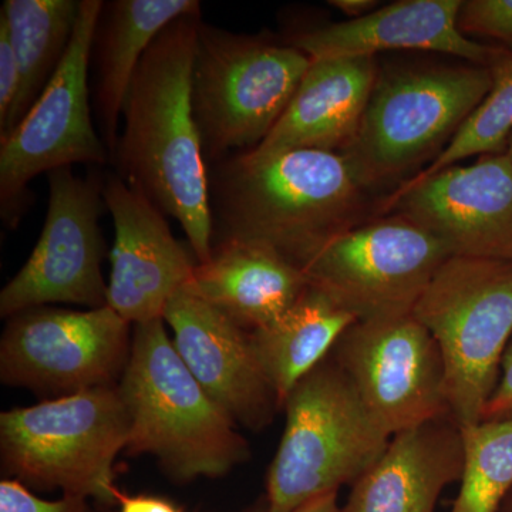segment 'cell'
<instances>
[{
	"mask_svg": "<svg viewBox=\"0 0 512 512\" xmlns=\"http://www.w3.org/2000/svg\"><path fill=\"white\" fill-rule=\"evenodd\" d=\"M208 177L217 242L265 245L299 268L330 238L356 225L367 188L346 154L323 150L286 151L265 160L234 154L208 168Z\"/></svg>",
	"mask_w": 512,
	"mask_h": 512,
	"instance_id": "cell-2",
	"label": "cell"
},
{
	"mask_svg": "<svg viewBox=\"0 0 512 512\" xmlns=\"http://www.w3.org/2000/svg\"><path fill=\"white\" fill-rule=\"evenodd\" d=\"M183 16H201L197 0H114L104 2L92 60L96 64L94 110L111 161L119 141L124 101L141 60L157 36Z\"/></svg>",
	"mask_w": 512,
	"mask_h": 512,
	"instance_id": "cell-21",
	"label": "cell"
},
{
	"mask_svg": "<svg viewBox=\"0 0 512 512\" xmlns=\"http://www.w3.org/2000/svg\"><path fill=\"white\" fill-rule=\"evenodd\" d=\"M464 467L461 429L451 416L396 434L355 484L345 512H436Z\"/></svg>",
	"mask_w": 512,
	"mask_h": 512,
	"instance_id": "cell-19",
	"label": "cell"
},
{
	"mask_svg": "<svg viewBox=\"0 0 512 512\" xmlns=\"http://www.w3.org/2000/svg\"><path fill=\"white\" fill-rule=\"evenodd\" d=\"M80 0H6L0 18L18 57L20 92L0 137L13 130L59 69L76 28Z\"/></svg>",
	"mask_w": 512,
	"mask_h": 512,
	"instance_id": "cell-23",
	"label": "cell"
},
{
	"mask_svg": "<svg viewBox=\"0 0 512 512\" xmlns=\"http://www.w3.org/2000/svg\"><path fill=\"white\" fill-rule=\"evenodd\" d=\"M497 512H512V490L508 493L507 497H505L503 504H501Z\"/></svg>",
	"mask_w": 512,
	"mask_h": 512,
	"instance_id": "cell-33",
	"label": "cell"
},
{
	"mask_svg": "<svg viewBox=\"0 0 512 512\" xmlns=\"http://www.w3.org/2000/svg\"><path fill=\"white\" fill-rule=\"evenodd\" d=\"M488 69L493 77L490 92L436 160L414 178L430 177L477 154L507 151L512 133V52L498 50Z\"/></svg>",
	"mask_w": 512,
	"mask_h": 512,
	"instance_id": "cell-25",
	"label": "cell"
},
{
	"mask_svg": "<svg viewBox=\"0 0 512 512\" xmlns=\"http://www.w3.org/2000/svg\"><path fill=\"white\" fill-rule=\"evenodd\" d=\"M328 3L343 15L348 16L349 20L363 18L376 10L379 5L376 0H329Z\"/></svg>",
	"mask_w": 512,
	"mask_h": 512,
	"instance_id": "cell-31",
	"label": "cell"
},
{
	"mask_svg": "<svg viewBox=\"0 0 512 512\" xmlns=\"http://www.w3.org/2000/svg\"><path fill=\"white\" fill-rule=\"evenodd\" d=\"M192 291L247 332L265 328L308 288L299 266L254 242L221 241L195 266Z\"/></svg>",
	"mask_w": 512,
	"mask_h": 512,
	"instance_id": "cell-20",
	"label": "cell"
},
{
	"mask_svg": "<svg viewBox=\"0 0 512 512\" xmlns=\"http://www.w3.org/2000/svg\"><path fill=\"white\" fill-rule=\"evenodd\" d=\"M377 79L375 56L312 60L274 130L241 154L265 160L293 150L343 153L355 141Z\"/></svg>",
	"mask_w": 512,
	"mask_h": 512,
	"instance_id": "cell-18",
	"label": "cell"
},
{
	"mask_svg": "<svg viewBox=\"0 0 512 512\" xmlns=\"http://www.w3.org/2000/svg\"><path fill=\"white\" fill-rule=\"evenodd\" d=\"M47 183L45 225L26 264L0 292L2 318L49 303L107 306L109 284L101 272L104 242L99 224L106 207L103 181L79 177L72 167H63L50 171Z\"/></svg>",
	"mask_w": 512,
	"mask_h": 512,
	"instance_id": "cell-12",
	"label": "cell"
},
{
	"mask_svg": "<svg viewBox=\"0 0 512 512\" xmlns=\"http://www.w3.org/2000/svg\"><path fill=\"white\" fill-rule=\"evenodd\" d=\"M512 419V338L501 359L500 377L493 394L485 404L481 421Z\"/></svg>",
	"mask_w": 512,
	"mask_h": 512,
	"instance_id": "cell-29",
	"label": "cell"
},
{
	"mask_svg": "<svg viewBox=\"0 0 512 512\" xmlns=\"http://www.w3.org/2000/svg\"><path fill=\"white\" fill-rule=\"evenodd\" d=\"M507 153H508V156H510L511 160H512V133L510 136V140H508Z\"/></svg>",
	"mask_w": 512,
	"mask_h": 512,
	"instance_id": "cell-34",
	"label": "cell"
},
{
	"mask_svg": "<svg viewBox=\"0 0 512 512\" xmlns=\"http://www.w3.org/2000/svg\"><path fill=\"white\" fill-rule=\"evenodd\" d=\"M356 322V316L308 285L281 318L249 332L252 349L274 389L279 409L295 384L330 355L340 336Z\"/></svg>",
	"mask_w": 512,
	"mask_h": 512,
	"instance_id": "cell-22",
	"label": "cell"
},
{
	"mask_svg": "<svg viewBox=\"0 0 512 512\" xmlns=\"http://www.w3.org/2000/svg\"><path fill=\"white\" fill-rule=\"evenodd\" d=\"M247 512H268V510H252ZM292 512H345V508L340 507L338 503V493L323 495L316 498L311 503L303 505L298 510Z\"/></svg>",
	"mask_w": 512,
	"mask_h": 512,
	"instance_id": "cell-32",
	"label": "cell"
},
{
	"mask_svg": "<svg viewBox=\"0 0 512 512\" xmlns=\"http://www.w3.org/2000/svg\"><path fill=\"white\" fill-rule=\"evenodd\" d=\"M312 59L298 47L201 22L192 110L208 167L254 150L284 116Z\"/></svg>",
	"mask_w": 512,
	"mask_h": 512,
	"instance_id": "cell-6",
	"label": "cell"
},
{
	"mask_svg": "<svg viewBox=\"0 0 512 512\" xmlns=\"http://www.w3.org/2000/svg\"><path fill=\"white\" fill-rule=\"evenodd\" d=\"M330 356L390 437L450 416L439 345L413 315L357 320Z\"/></svg>",
	"mask_w": 512,
	"mask_h": 512,
	"instance_id": "cell-13",
	"label": "cell"
},
{
	"mask_svg": "<svg viewBox=\"0 0 512 512\" xmlns=\"http://www.w3.org/2000/svg\"><path fill=\"white\" fill-rule=\"evenodd\" d=\"M117 512H185L170 500L157 495H128L120 491L117 495Z\"/></svg>",
	"mask_w": 512,
	"mask_h": 512,
	"instance_id": "cell-30",
	"label": "cell"
},
{
	"mask_svg": "<svg viewBox=\"0 0 512 512\" xmlns=\"http://www.w3.org/2000/svg\"><path fill=\"white\" fill-rule=\"evenodd\" d=\"M0 512H96L89 500L76 495H63L60 500H43L25 484L3 478L0 481Z\"/></svg>",
	"mask_w": 512,
	"mask_h": 512,
	"instance_id": "cell-27",
	"label": "cell"
},
{
	"mask_svg": "<svg viewBox=\"0 0 512 512\" xmlns=\"http://www.w3.org/2000/svg\"><path fill=\"white\" fill-rule=\"evenodd\" d=\"M130 323L110 306L33 308L9 318L0 340V380L57 397L114 387L130 360Z\"/></svg>",
	"mask_w": 512,
	"mask_h": 512,
	"instance_id": "cell-11",
	"label": "cell"
},
{
	"mask_svg": "<svg viewBox=\"0 0 512 512\" xmlns=\"http://www.w3.org/2000/svg\"><path fill=\"white\" fill-rule=\"evenodd\" d=\"M103 198L116 231L107 306L130 325L163 319L198 262L174 237L164 212L119 174L106 175Z\"/></svg>",
	"mask_w": 512,
	"mask_h": 512,
	"instance_id": "cell-15",
	"label": "cell"
},
{
	"mask_svg": "<svg viewBox=\"0 0 512 512\" xmlns=\"http://www.w3.org/2000/svg\"><path fill=\"white\" fill-rule=\"evenodd\" d=\"M491 84L485 66L424 67L377 79L355 141L343 154L366 187L393 180L440 154Z\"/></svg>",
	"mask_w": 512,
	"mask_h": 512,
	"instance_id": "cell-8",
	"label": "cell"
},
{
	"mask_svg": "<svg viewBox=\"0 0 512 512\" xmlns=\"http://www.w3.org/2000/svg\"><path fill=\"white\" fill-rule=\"evenodd\" d=\"M443 242L453 256L512 261V160L507 151L413 178L389 208Z\"/></svg>",
	"mask_w": 512,
	"mask_h": 512,
	"instance_id": "cell-14",
	"label": "cell"
},
{
	"mask_svg": "<svg viewBox=\"0 0 512 512\" xmlns=\"http://www.w3.org/2000/svg\"><path fill=\"white\" fill-rule=\"evenodd\" d=\"M413 316L439 345L451 419L480 423L512 338V261L450 256Z\"/></svg>",
	"mask_w": 512,
	"mask_h": 512,
	"instance_id": "cell-7",
	"label": "cell"
},
{
	"mask_svg": "<svg viewBox=\"0 0 512 512\" xmlns=\"http://www.w3.org/2000/svg\"><path fill=\"white\" fill-rule=\"evenodd\" d=\"M461 0H400L369 15L298 33L289 45L312 60L376 56L387 50H429L488 67L498 50L458 30Z\"/></svg>",
	"mask_w": 512,
	"mask_h": 512,
	"instance_id": "cell-17",
	"label": "cell"
},
{
	"mask_svg": "<svg viewBox=\"0 0 512 512\" xmlns=\"http://www.w3.org/2000/svg\"><path fill=\"white\" fill-rule=\"evenodd\" d=\"M201 16L168 25L147 50L124 101L117 174L180 222L198 264L212 252L210 177L192 110Z\"/></svg>",
	"mask_w": 512,
	"mask_h": 512,
	"instance_id": "cell-1",
	"label": "cell"
},
{
	"mask_svg": "<svg viewBox=\"0 0 512 512\" xmlns=\"http://www.w3.org/2000/svg\"><path fill=\"white\" fill-rule=\"evenodd\" d=\"M164 323L134 325L130 360L117 384L128 417L126 451L153 456L178 484L227 476L247 463L251 448L185 366Z\"/></svg>",
	"mask_w": 512,
	"mask_h": 512,
	"instance_id": "cell-3",
	"label": "cell"
},
{
	"mask_svg": "<svg viewBox=\"0 0 512 512\" xmlns=\"http://www.w3.org/2000/svg\"><path fill=\"white\" fill-rule=\"evenodd\" d=\"M464 467L450 512H497L512 490V419L461 427Z\"/></svg>",
	"mask_w": 512,
	"mask_h": 512,
	"instance_id": "cell-24",
	"label": "cell"
},
{
	"mask_svg": "<svg viewBox=\"0 0 512 512\" xmlns=\"http://www.w3.org/2000/svg\"><path fill=\"white\" fill-rule=\"evenodd\" d=\"M457 25L463 35L493 37L512 46V0H467Z\"/></svg>",
	"mask_w": 512,
	"mask_h": 512,
	"instance_id": "cell-26",
	"label": "cell"
},
{
	"mask_svg": "<svg viewBox=\"0 0 512 512\" xmlns=\"http://www.w3.org/2000/svg\"><path fill=\"white\" fill-rule=\"evenodd\" d=\"M164 322L174 348L212 400L241 426L265 429L279 409L262 372L249 332L185 285L167 303Z\"/></svg>",
	"mask_w": 512,
	"mask_h": 512,
	"instance_id": "cell-16",
	"label": "cell"
},
{
	"mask_svg": "<svg viewBox=\"0 0 512 512\" xmlns=\"http://www.w3.org/2000/svg\"><path fill=\"white\" fill-rule=\"evenodd\" d=\"M446 245L399 214L345 229L302 266L308 284L357 320L413 315L450 258Z\"/></svg>",
	"mask_w": 512,
	"mask_h": 512,
	"instance_id": "cell-10",
	"label": "cell"
},
{
	"mask_svg": "<svg viewBox=\"0 0 512 512\" xmlns=\"http://www.w3.org/2000/svg\"><path fill=\"white\" fill-rule=\"evenodd\" d=\"M282 409L285 430L266 476L268 512H292L355 484L392 440L330 355L295 384Z\"/></svg>",
	"mask_w": 512,
	"mask_h": 512,
	"instance_id": "cell-4",
	"label": "cell"
},
{
	"mask_svg": "<svg viewBox=\"0 0 512 512\" xmlns=\"http://www.w3.org/2000/svg\"><path fill=\"white\" fill-rule=\"evenodd\" d=\"M128 443L117 386L46 399L0 414V461L8 478L117 505L114 461Z\"/></svg>",
	"mask_w": 512,
	"mask_h": 512,
	"instance_id": "cell-5",
	"label": "cell"
},
{
	"mask_svg": "<svg viewBox=\"0 0 512 512\" xmlns=\"http://www.w3.org/2000/svg\"><path fill=\"white\" fill-rule=\"evenodd\" d=\"M20 92L18 57L10 42L8 26L0 18V130L8 123Z\"/></svg>",
	"mask_w": 512,
	"mask_h": 512,
	"instance_id": "cell-28",
	"label": "cell"
},
{
	"mask_svg": "<svg viewBox=\"0 0 512 512\" xmlns=\"http://www.w3.org/2000/svg\"><path fill=\"white\" fill-rule=\"evenodd\" d=\"M103 5L101 0H80L72 42L59 69L18 126L0 137V214L6 227H18L29 207V184L37 175L111 161L94 128L89 90L94 32Z\"/></svg>",
	"mask_w": 512,
	"mask_h": 512,
	"instance_id": "cell-9",
	"label": "cell"
}]
</instances>
